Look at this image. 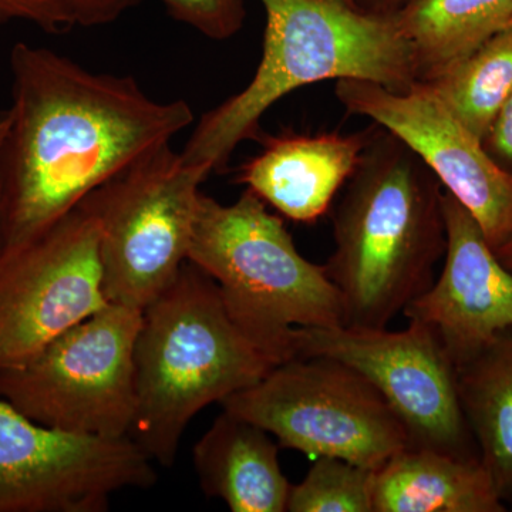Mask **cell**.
Returning <instances> with one entry per match:
<instances>
[{
	"mask_svg": "<svg viewBox=\"0 0 512 512\" xmlns=\"http://www.w3.org/2000/svg\"><path fill=\"white\" fill-rule=\"evenodd\" d=\"M394 19L427 82L510 25L512 0H406Z\"/></svg>",
	"mask_w": 512,
	"mask_h": 512,
	"instance_id": "18",
	"label": "cell"
},
{
	"mask_svg": "<svg viewBox=\"0 0 512 512\" xmlns=\"http://www.w3.org/2000/svg\"><path fill=\"white\" fill-rule=\"evenodd\" d=\"M423 83L483 141L512 94V22Z\"/></svg>",
	"mask_w": 512,
	"mask_h": 512,
	"instance_id": "19",
	"label": "cell"
},
{
	"mask_svg": "<svg viewBox=\"0 0 512 512\" xmlns=\"http://www.w3.org/2000/svg\"><path fill=\"white\" fill-rule=\"evenodd\" d=\"M188 261L217 282L231 318L278 365L295 357L296 328L345 325L325 266L298 251L254 192L229 205L201 192Z\"/></svg>",
	"mask_w": 512,
	"mask_h": 512,
	"instance_id": "5",
	"label": "cell"
},
{
	"mask_svg": "<svg viewBox=\"0 0 512 512\" xmlns=\"http://www.w3.org/2000/svg\"><path fill=\"white\" fill-rule=\"evenodd\" d=\"M9 127V116L8 113H0V143H2L3 138H5L6 133H8Z\"/></svg>",
	"mask_w": 512,
	"mask_h": 512,
	"instance_id": "28",
	"label": "cell"
},
{
	"mask_svg": "<svg viewBox=\"0 0 512 512\" xmlns=\"http://www.w3.org/2000/svg\"><path fill=\"white\" fill-rule=\"evenodd\" d=\"M353 5L367 13L382 16H394L406 0H352Z\"/></svg>",
	"mask_w": 512,
	"mask_h": 512,
	"instance_id": "25",
	"label": "cell"
},
{
	"mask_svg": "<svg viewBox=\"0 0 512 512\" xmlns=\"http://www.w3.org/2000/svg\"><path fill=\"white\" fill-rule=\"evenodd\" d=\"M3 234H5V191H3L2 175H0V254L3 249Z\"/></svg>",
	"mask_w": 512,
	"mask_h": 512,
	"instance_id": "27",
	"label": "cell"
},
{
	"mask_svg": "<svg viewBox=\"0 0 512 512\" xmlns=\"http://www.w3.org/2000/svg\"><path fill=\"white\" fill-rule=\"evenodd\" d=\"M278 363L229 315L217 282L187 261L141 312L130 439L171 467L190 421L264 379Z\"/></svg>",
	"mask_w": 512,
	"mask_h": 512,
	"instance_id": "4",
	"label": "cell"
},
{
	"mask_svg": "<svg viewBox=\"0 0 512 512\" xmlns=\"http://www.w3.org/2000/svg\"><path fill=\"white\" fill-rule=\"evenodd\" d=\"M485 151L512 175V94L483 138Z\"/></svg>",
	"mask_w": 512,
	"mask_h": 512,
	"instance_id": "24",
	"label": "cell"
},
{
	"mask_svg": "<svg viewBox=\"0 0 512 512\" xmlns=\"http://www.w3.org/2000/svg\"><path fill=\"white\" fill-rule=\"evenodd\" d=\"M481 458L406 447L376 471L373 512H503Z\"/></svg>",
	"mask_w": 512,
	"mask_h": 512,
	"instance_id": "16",
	"label": "cell"
},
{
	"mask_svg": "<svg viewBox=\"0 0 512 512\" xmlns=\"http://www.w3.org/2000/svg\"><path fill=\"white\" fill-rule=\"evenodd\" d=\"M222 409L268 431L279 447L379 470L409 446L406 431L365 376L325 356L275 366Z\"/></svg>",
	"mask_w": 512,
	"mask_h": 512,
	"instance_id": "8",
	"label": "cell"
},
{
	"mask_svg": "<svg viewBox=\"0 0 512 512\" xmlns=\"http://www.w3.org/2000/svg\"><path fill=\"white\" fill-rule=\"evenodd\" d=\"M335 94L350 114L373 120L412 148L473 215L494 251L512 237V175L426 83L397 93L367 80L342 79Z\"/></svg>",
	"mask_w": 512,
	"mask_h": 512,
	"instance_id": "12",
	"label": "cell"
},
{
	"mask_svg": "<svg viewBox=\"0 0 512 512\" xmlns=\"http://www.w3.org/2000/svg\"><path fill=\"white\" fill-rule=\"evenodd\" d=\"M210 175L164 144L84 198L99 224L107 301L143 311L174 281Z\"/></svg>",
	"mask_w": 512,
	"mask_h": 512,
	"instance_id": "6",
	"label": "cell"
},
{
	"mask_svg": "<svg viewBox=\"0 0 512 512\" xmlns=\"http://www.w3.org/2000/svg\"><path fill=\"white\" fill-rule=\"evenodd\" d=\"M140 309L109 303L18 365L0 367V397L50 429L130 437L137 409Z\"/></svg>",
	"mask_w": 512,
	"mask_h": 512,
	"instance_id": "7",
	"label": "cell"
},
{
	"mask_svg": "<svg viewBox=\"0 0 512 512\" xmlns=\"http://www.w3.org/2000/svg\"><path fill=\"white\" fill-rule=\"evenodd\" d=\"M259 2L266 15L261 62L247 87L195 124L180 151L188 164L224 171L239 144L261 138L266 111L301 87L355 79L402 93L419 82L412 43L394 16L348 0Z\"/></svg>",
	"mask_w": 512,
	"mask_h": 512,
	"instance_id": "3",
	"label": "cell"
},
{
	"mask_svg": "<svg viewBox=\"0 0 512 512\" xmlns=\"http://www.w3.org/2000/svg\"><path fill=\"white\" fill-rule=\"evenodd\" d=\"M151 458L130 437L50 429L0 397V512H104L111 495L153 487Z\"/></svg>",
	"mask_w": 512,
	"mask_h": 512,
	"instance_id": "10",
	"label": "cell"
},
{
	"mask_svg": "<svg viewBox=\"0 0 512 512\" xmlns=\"http://www.w3.org/2000/svg\"><path fill=\"white\" fill-rule=\"evenodd\" d=\"M109 303L99 224L80 202L28 247L0 261V367L29 359Z\"/></svg>",
	"mask_w": 512,
	"mask_h": 512,
	"instance_id": "11",
	"label": "cell"
},
{
	"mask_svg": "<svg viewBox=\"0 0 512 512\" xmlns=\"http://www.w3.org/2000/svg\"><path fill=\"white\" fill-rule=\"evenodd\" d=\"M402 330L296 328L293 352L339 360L365 376L402 423L409 446L480 458L461 409L457 367L436 330L416 319Z\"/></svg>",
	"mask_w": 512,
	"mask_h": 512,
	"instance_id": "9",
	"label": "cell"
},
{
	"mask_svg": "<svg viewBox=\"0 0 512 512\" xmlns=\"http://www.w3.org/2000/svg\"><path fill=\"white\" fill-rule=\"evenodd\" d=\"M461 409L498 495L512 504V328L457 367Z\"/></svg>",
	"mask_w": 512,
	"mask_h": 512,
	"instance_id": "17",
	"label": "cell"
},
{
	"mask_svg": "<svg viewBox=\"0 0 512 512\" xmlns=\"http://www.w3.org/2000/svg\"><path fill=\"white\" fill-rule=\"evenodd\" d=\"M376 470L336 457H318L299 484H292L291 512H373Z\"/></svg>",
	"mask_w": 512,
	"mask_h": 512,
	"instance_id": "20",
	"label": "cell"
},
{
	"mask_svg": "<svg viewBox=\"0 0 512 512\" xmlns=\"http://www.w3.org/2000/svg\"><path fill=\"white\" fill-rule=\"evenodd\" d=\"M26 22L43 32L63 33L73 28L60 0H0V25Z\"/></svg>",
	"mask_w": 512,
	"mask_h": 512,
	"instance_id": "22",
	"label": "cell"
},
{
	"mask_svg": "<svg viewBox=\"0 0 512 512\" xmlns=\"http://www.w3.org/2000/svg\"><path fill=\"white\" fill-rule=\"evenodd\" d=\"M255 423L222 409L195 444L192 461L205 495L232 512H284L289 483L279 464V444Z\"/></svg>",
	"mask_w": 512,
	"mask_h": 512,
	"instance_id": "15",
	"label": "cell"
},
{
	"mask_svg": "<svg viewBox=\"0 0 512 512\" xmlns=\"http://www.w3.org/2000/svg\"><path fill=\"white\" fill-rule=\"evenodd\" d=\"M74 26L97 28L116 22L141 0H60Z\"/></svg>",
	"mask_w": 512,
	"mask_h": 512,
	"instance_id": "23",
	"label": "cell"
},
{
	"mask_svg": "<svg viewBox=\"0 0 512 512\" xmlns=\"http://www.w3.org/2000/svg\"><path fill=\"white\" fill-rule=\"evenodd\" d=\"M168 15L212 40L237 35L247 18L245 0H158Z\"/></svg>",
	"mask_w": 512,
	"mask_h": 512,
	"instance_id": "21",
	"label": "cell"
},
{
	"mask_svg": "<svg viewBox=\"0 0 512 512\" xmlns=\"http://www.w3.org/2000/svg\"><path fill=\"white\" fill-rule=\"evenodd\" d=\"M443 195L412 148L375 124L333 211L335 249L323 265L343 326L387 328L433 285L447 248Z\"/></svg>",
	"mask_w": 512,
	"mask_h": 512,
	"instance_id": "2",
	"label": "cell"
},
{
	"mask_svg": "<svg viewBox=\"0 0 512 512\" xmlns=\"http://www.w3.org/2000/svg\"><path fill=\"white\" fill-rule=\"evenodd\" d=\"M9 67L12 107L0 143V261L194 123L187 101L154 100L134 77L92 72L49 47L18 42Z\"/></svg>",
	"mask_w": 512,
	"mask_h": 512,
	"instance_id": "1",
	"label": "cell"
},
{
	"mask_svg": "<svg viewBox=\"0 0 512 512\" xmlns=\"http://www.w3.org/2000/svg\"><path fill=\"white\" fill-rule=\"evenodd\" d=\"M348 2L352 3V5H353V2H352V0H348Z\"/></svg>",
	"mask_w": 512,
	"mask_h": 512,
	"instance_id": "29",
	"label": "cell"
},
{
	"mask_svg": "<svg viewBox=\"0 0 512 512\" xmlns=\"http://www.w3.org/2000/svg\"><path fill=\"white\" fill-rule=\"evenodd\" d=\"M495 255L500 259L501 264L512 274V237L505 241L500 248L495 249Z\"/></svg>",
	"mask_w": 512,
	"mask_h": 512,
	"instance_id": "26",
	"label": "cell"
},
{
	"mask_svg": "<svg viewBox=\"0 0 512 512\" xmlns=\"http://www.w3.org/2000/svg\"><path fill=\"white\" fill-rule=\"evenodd\" d=\"M284 133L261 136L262 150L238 170L245 185L282 217L298 224L320 220L355 171L373 134Z\"/></svg>",
	"mask_w": 512,
	"mask_h": 512,
	"instance_id": "14",
	"label": "cell"
},
{
	"mask_svg": "<svg viewBox=\"0 0 512 512\" xmlns=\"http://www.w3.org/2000/svg\"><path fill=\"white\" fill-rule=\"evenodd\" d=\"M447 248L439 278L403 315L436 330L456 367L512 328V274L464 205L444 190Z\"/></svg>",
	"mask_w": 512,
	"mask_h": 512,
	"instance_id": "13",
	"label": "cell"
}]
</instances>
